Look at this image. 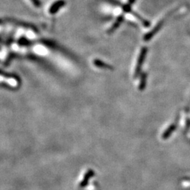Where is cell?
<instances>
[{"instance_id":"6da1fadb","label":"cell","mask_w":190,"mask_h":190,"mask_svg":"<svg viewBox=\"0 0 190 190\" xmlns=\"http://www.w3.org/2000/svg\"><path fill=\"white\" fill-rule=\"evenodd\" d=\"M64 4L65 2L64 1H63V0H60V1L55 2L51 7L50 9H49V13H50L51 14H54V13H56L60 8L62 7L63 5H64Z\"/></svg>"},{"instance_id":"7a4b0ae2","label":"cell","mask_w":190,"mask_h":190,"mask_svg":"<svg viewBox=\"0 0 190 190\" xmlns=\"http://www.w3.org/2000/svg\"><path fill=\"white\" fill-rule=\"evenodd\" d=\"M32 4H33L35 7H39L40 6V2L39 0H30Z\"/></svg>"}]
</instances>
